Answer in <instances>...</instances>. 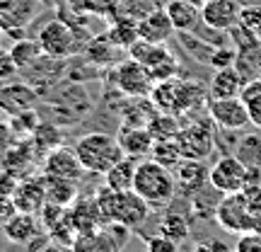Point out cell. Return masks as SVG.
<instances>
[{"instance_id": "cell-29", "label": "cell", "mask_w": 261, "mask_h": 252, "mask_svg": "<svg viewBox=\"0 0 261 252\" xmlns=\"http://www.w3.org/2000/svg\"><path fill=\"white\" fill-rule=\"evenodd\" d=\"M237 158L242 160L247 168H261V133H249L240 141L237 146Z\"/></svg>"}, {"instance_id": "cell-9", "label": "cell", "mask_w": 261, "mask_h": 252, "mask_svg": "<svg viewBox=\"0 0 261 252\" xmlns=\"http://www.w3.org/2000/svg\"><path fill=\"white\" fill-rule=\"evenodd\" d=\"M39 44L44 49L46 56H54V58H70L77 51L75 47V34L73 29L68 27L65 22L61 19H51L46 22L41 32H39Z\"/></svg>"}, {"instance_id": "cell-28", "label": "cell", "mask_w": 261, "mask_h": 252, "mask_svg": "<svg viewBox=\"0 0 261 252\" xmlns=\"http://www.w3.org/2000/svg\"><path fill=\"white\" fill-rule=\"evenodd\" d=\"M158 233L172 238L174 243H184L189 238V221L177 211H165L160 218V231Z\"/></svg>"}, {"instance_id": "cell-16", "label": "cell", "mask_w": 261, "mask_h": 252, "mask_svg": "<svg viewBox=\"0 0 261 252\" xmlns=\"http://www.w3.org/2000/svg\"><path fill=\"white\" fill-rule=\"evenodd\" d=\"M244 75L234 68V65H227V68H215L213 78H211V85H208V97L211 100H225V97H240L244 90Z\"/></svg>"}, {"instance_id": "cell-23", "label": "cell", "mask_w": 261, "mask_h": 252, "mask_svg": "<svg viewBox=\"0 0 261 252\" xmlns=\"http://www.w3.org/2000/svg\"><path fill=\"white\" fill-rule=\"evenodd\" d=\"M136 168H138V160L123 155V158L104 175L107 187L114 189V192H130V189H133V182H136Z\"/></svg>"}, {"instance_id": "cell-11", "label": "cell", "mask_w": 261, "mask_h": 252, "mask_svg": "<svg viewBox=\"0 0 261 252\" xmlns=\"http://www.w3.org/2000/svg\"><path fill=\"white\" fill-rule=\"evenodd\" d=\"M152 85L155 83H152L150 73L130 56L123 63H119V68H116V87L126 97H148Z\"/></svg>"}, {"instance_id": "cell-40", "label": "cell", "mask_w": 261, "mask_h": 252, "mask_svg": "<svg viewBox=\"0 0 261 252\" xmlns=\"http://www.w3.org/2000/svg\"><path fill=\"white\" fill-rule=\"evenodd\" d=\"M8 34V27H5V22H3V17H0V39Z\"/></svg>"}, {"instance_id": "cell-2", "label": "cell", "mask_w": 261, "mask_h": 252, "mask_svg": "<svg viewBox=\"0 0 261 252\" xmlns=\"http://www.w3.org/2000/svg\"><path fill=\"white\" fill-rule=\"evenodd\" d=\"M75 153L83 163L85 172L90 175H107L109 170L126 155L121 148V143L116 136L102 133V131H92V133H85L75 141Z\"/></svg>"}, {"instance_id": "cell-14", "label": "cell", "mask_w": 261, "mask_h": 252, "mask_svg": "<svg viewBox=\"0 0 261 252\" xmlns=\"http://www.w3.org/2000/svg\"><path fill=\"white\" fill-rule=\"evenodd\" d=\"M39 100V93L29 83H5L0 87V112L10 117L32 109Z\"/></svg>"}, {"instance_id": "cell-31", "label": "cell", "mask_w": 261, "mask_h": 252, "mask_svg": "<svg viewBox=\"0 0 261 252\" xmlns=\"http://www.w3.org/2000/svg\"><path fill=\"white\" fill-rule=\"evenodd\" d=\"M32 141H34V146H37L39 150L51 153V150L58 148V143H61V131H58V124L41 122L37 129H34V133H32Z\"/></svg>"}, {"instance_id": "cell-13", "label": "cell", "mask_w": 261, "mask_h": 252, "mask_svg": "<svg viewBox=\"0 0 261 252\" xmlns=\"http://www.w3.org/2000/svg\"><path fill=\"white\" fill-rule=\"evenodd\" d=\"M240 12H242L240 0H208L201 8V17L205 27L213 32H230L237 27Z\"/></svg>"}, {"instance_id": "cell-30", "label": "cell", "mask_w": 261, "mask_h": 252, "mask_svg": "<svg viewBox=\"0 0 261 252\" xmlns=\"http://www.w3.org/2000/svg\"><path fill=\"white\" fill-rule=\"evenodd\" d=\"M247 104V109H249V117H252V124L261 126V75L259 78H252V80H247L244 85L242 95H240Z\"/></svg>"}, {"instance_id": "cell-8", "label": "cell", "mask_w": 261, "mask_h": 252, "mask_svg": "<svg viewBox=\"0 0 261 252\" xmlns=\"http://www.w3.org/2000/svg\"><path fill=\"white\" fill-rule=\"evenodd\" d=\"M208 119L225 131H240L252 124L249 109H247L242 97H225V100L208 97Z\"/></svg>"}, {"instance_id": "cell-10", "label": "cell", "mask_w": 261, "mask_h": 252, "mask_svg": "<svg viewBox=\"0 0 261 252\" xmlns=\"http://www.w3.org/2000/svg\"><path fill=\"white\" fill-rule=\"evenodd\" d=\"M177 141L181 146L184 158H194V160H203L215 146V136L211 129V122H194L181 126L177 133Z\"/></svg>"}, {"instance_id": "cell-15", "label": "cell", "mask_w": 261, "mask_h": 252, "mask_svg": "<svg viewBox=\"0 0 261 252\" xmlns=\"http://www.w3.org/2000/svg\"><path fill=\"white\" fill-rule=\"evenodd\" d=\"M177 29H174V25H172V19H169L165 8L150 10L145 17L138 19V37L145 39V41H152V44H167V39Z\"/></svg>"}, {"instance_id": "cell-7", "label": "cell", "mask_w": 261, "mask_h": 252, "mask_svg": "<svg viewBox=\"0 0 261 252\" xmlns=\"http://www.w3.org/2000/svg\"><path fill=\"white\" fill-rule=\"evenodd\" d=\"M249 182V168L237 155H223L213 163L208 172V185L220 194H234L242 192Z\"/></svg>"}, {"instance_id": "cell-37", "label": "cell", "mask_w": 261, "mask_h": 252, "mask_svg": "<svg viewBox=\"0 0 261 252\" xmlns=\"http://www.w3.org/2000/svg\"><path fill=\"white\" fill-rule=\"evenodd\" d=\"M234 252H261V233H256V231L242 233L234 245Z\"/></svg>"}, {"instance_id": "cell-3", "label": "cell", "mask_w": 261, "mask_h": 252, "mask_svg": "<svg viewBox=\"0 0 261 252\" xmlns=\"http://www.w3.org/2000/svg\"><path fill=\"white\" fill-rule=\"evenodd\" d=\"M133 189L138 192L152 209H167V204L177 194V179L174 172L158 160H143L136 168V182Z\"/></svg>"}, {"instance_id": "cell-5", "label": "cell", "mask_w": 261, "mask_h": 252, "mask_svg": "<svg viewBox=\"0 0 261 252\" xmlns=\"http://www.w3.org/2000/svg\"><path fill=\"white\" fill-rule=\"evenodd\" d=\"M215 221L218 225L227 231V233H249L254 231V214L244 192H234V194H223V199L215 204Z\"/></svg>"}, {"instance_id": "cell-41", "label": "cell", "mask_w": 261, "mask_h": 252, "mask_svg": "<svg viewBox=\"0 0 261 252\" xmlns=\"http://www.w3.org/2000/svg\"><path fill=\"white\" fill-rule=\"evenodd\" d=\"M189 3H194V5H198V8H203V5L208 3V0H189Z\"/></svg>"}, {"instance_id": "cell-18", "label": "cell", "mask_w": 261, "mask_h": 252, "mask_svg": "<svg viewBox=\"0 0 261 252\" xmlns=\"http://www.w3.org/2000/svg\"><path fill=\"white\" fill-rule=\"evenodd\" d=\"M119 143H121L123 153L133 160H140L143 155H150V150H152V133H150L148 126H136V124H123L121 133L116 136Z\"/></svg>"}, {"instance_id": "cell-32", "label": "cell", "mask_w": 261, "mask_h": 252, "mask_svg": "<svg viewBox=\"0 0 261 252\" xmlns=\"http://www.w3.org/2000/svg\"><path fill=\"white\" fill-rule=\"evenodd\" d=\"M148 129H150V133H152V139L158 141V139H172V136H177L181 126H179V122H177V117H174V114L160 112L158 117H152V119H150Z\"/></svg>"}, {"instance_id": "cell-1", "label": "cell", "mask_w": 261, "mask_h": 252, "mask_svg": "<svg viewBox=\"0 0 261 252\" xmlns=\"http://www.w3.org/2000/svg\"><path fill=\"white\" fill-rule=\"evenodd\" d=\"M97 204H99V211H102L104 221L109 223H121L130 231H136L150 218V211L152 206L143 199V196L130 189V192H114V189L104 187L99 189V194L94 196Z\"/></svg>"}, {"instance_id": "cell-4", "label": "cell", "mask_w": 261, "mask_h": 252, "mask_svg": "<svg viewBox=\"0 0 261 252\" xmlns=\"http://www.w3.org/2000/svg\"><path fill=\"white\" fill-rule=\"evenodd\" d=\"M128 56L133 61H138L148 71L152 83H162V80H169V78H177V73H179L177 58L169 54L167 44H152V41L138 39L128 49Z\"/></svg>"}, {"instance_id": "cell-42", "label": "cell", "mask_w": 261, "mask_h": 252, "mask_svg": "<svg viewBox=\"0 0 261 252\" xmlns=\"http://www.w3.org/2000/svg\"><path fill=\"white\" fill-rule=\"evenodd\" d=\"M44 252H61L58 247H48V250H44Z\"/></svg>"}, {"instance_id": "cell-12", "label": "cell", "mask_w": 261, "mask_h": 252, "mask_svg": "<svg viewBox=\"0 0 261 252\" xmlns=\"http://www.w3.org/2000/svg\"><path fill=\"white\" fill-rule=\"evenodd\" d=\"M44 175L46 177H58V179H73L80 182L85 175V168L75 148H54L51 153H46L44 160Z\"/></svg>"}, {"instance_id": "cell-35", "label": "cell", "mask_w": 261, "mask_h": 252, "mask_svg": "<svg viewBox=\"0 0 261 252\" xmlns=\"http://www.w3.org/2000/svg\"><path fill=\"white\" fill-rule=\"evenodd\" d=\"M17 73H19V65L15 63V58H12V54H10V49L0 47V80L10 83Z\"/></svg>"}, {"instance_id": "cell-6", "label": "cell", "mask_w": 261, "mask_h": 252, "mask_svg": "<svg viewBox=\"0 0 261 252\" xmlns=\"http://www.w3.org/2000/svg\"><path fill=\"white\" fill-rule=\"evenodd\" d=\"M130 235V228L121 223H107L92 233H77L73 240V252H121Z\"/></svg>"}, {"instance_id": "cell-19", "label": "cell", "mask_w": 261, "mask_h": 252, "mask_svg": "<svg viewBox=\"0 0 261 252\" xmlns=\"http://www.w3.org/2000/svg\"><path fill=\"white\" fill-rule=\"evenodd\" d=\"M0 228H3V235L8 238L10 243L29 245L34 240V235L39 233V218H37V214L17 211L12 218H8L5 223L0 225Z\"/></svg>"}, {"instance_id": "cell-38", "label": "cell", "mask_w": 261, "mask_h": 252, "mask_svg": "<svg viewBox=\"0 0 261 252\" xmlns=\"http://www.w3.org/2000/svg\"><path fill=\"white\" fill-rule=\"evenodd\" d=\"M15 214H17V204H15L12 194H3L0 192V225L5 223L8 218H12Z\"/></svg>"}, {"instance_id": "cell-21", "label": "cell", "mask_w": 261, "mask_h": 252, "mask_svg": "<svg viewBox=\"0 0 261 252\" xmlns=\"http://www.w3.org/2000/svg\"><path fill=\"white\" fill-rule=\"evenodd\" d=\"M165 10H167V15L177 32H196L198 25H203L201 8L189 3V0H167Z\"/></svg>"}, {"instance_id": "cell-33", "label": "cell", "mask_w": 261, "mask_h": 252, "mask_svg": "<svg viewBox=\"0 0 261 252\" xmlns=\"http://www.w3.org/2000/svg\"><path fill=\"white\" fill-rule=\"evenodd\" d=\"M240 27L249 34L252 39H256L261 44V8H256V5H247V8H242V12H240V22H237Z\"/></svg>"}, {"instance_id": "cell-26", "label": "cell", "mask_w": 261, "mask_h": 252, "mask_svg": "<svg viewBox=\"0 0 261 252\" xmlns=\"http://www.w3.org/2000/svg\"><path fill=\"white\" fill-rule=\"evenodd\" d=\"M10 54L15 58V63L19 65V71L29 68L32 63H37L39 58L44 56V49L39 44V39H17L12 47H10Z\"/></svg>"}, {"instance_id": "cell-22", "label": "cell", "mask_w": 261, "mask_h": 252, "mask_svg": "<svg viewBox=\"0 0 261 252\" xmlns=\"http://www.w3.org/2000/svg\"><path fill=\"white\" fill-rule=\"evenodd\" d=\"M70 225L75 228V235L77 233H92L97 228H102L107 221H104L102 211H99V204H97V199L92 201H77V204L70 209Z\"/></svg>"}, {"instance_id": "cell-25", "label": "cell", "mask_w": 261, "mask_h": 252, "mask_svg": "<svg viewBox=\"0 0 261 252\" xmlns=\"http://www.w3.org/2000/svg\"><path fill=\"white\" fill-rule=\"evenodd\" d=\"M150 158L158 160L160 165H165V168L174 170L184 160V153H181V146H179L177 136H172V139H158L152 143V150H150Z\"/></svg>"}, {"instance_id": "cell-24", "label": "cell", "mask_w": 261, "mask_h": 252, "mask_svg": "<svg viewBox=\"0 0 261 252\" xmlns=\"http://www.w3.org/2000/svg\"><path fill=\"white\" fill-rule=\"evenodd\" d=\"M107 39H109L116 49H126V51H128V49L140 39L138 37V19L121 15V17H119L112 27H109Z\"/></svg>"}, {"instance_id": "cell-39", "label": "cell", "mask_w": 261, "mask_h": 252, "mask_svg": "<svg viewBox=\"0 0 261 252\" xmlns=\"http://www.w3.org/2000/svg\"><path fill=\"white\" fill-rule=\"evenodd\" d=\"M254 231H256V233H261V211H259V214H254Z\"/></svg>"}, {"instance_id": "cell-17", "label": "cell", "mask_w": 261, "mask_h": 252, "mask_svg": "<svg viewBox=\"0 0 261 252\" xmlns=\"http://www.w3.org/2000/svg\"><path fill=\"white\" fill-rule=\"evenodd\" d=\"M172 172H174V179H177V189L187 192V194H196V192H201L208 185L211 168H205L203 160L184 158Z\"/></svg>"}, {"instance_id": "cell-20", "label": "cell", "mask_w": 261, "mask_h": 252, "mask_svg": "<svg viewBox=\"0 0 261 252\" xmlns=\"http://www.w3.org/2000/svg\"><path fill=\"white\" fill-rule=\"evenodd\" d=\"M12 199L17 204V211L39 214L46 204V179H27L19 187L12 189Z\"/></svg>"}, {"instance_id": "cell-36", "label": "cell", "mask_w": 261, "mask_h": 252, "mask_svg": "<svg viewBox=\"0 0 261 252\" xmlns=\"http://www.w3.org/2000/svg\"><path fill=\"white\" fill-rule=\"evenodd\" d=\"M145 247H148V252H179V243H174L172 238H167L162 233L150 235Z\"/></svg>"}, {"instance_id": "cell-34", "label": "cell", "mask_w": 261, "mask_h": 252, "mask_svg": "<svg viewBox=\"0 0 261 252\" xmlns=\"http://www.w3.org/2000/svg\"><path fill=\"white\" fill-rule=\"evenodd\" d=\"M237 61V49L232 47H215L213 56L208 63L213 65V68H227V65H234Z\"/></svg>"}, {"instance_id": "cell-27", "label": "cell", "mask_w": 261, "mask_h": 252, "mask_svg": "<svg viewBox=\"0 0 261 252\" xmlns=\"http://www.w3.org/2000/svg\"><path fill=\"white\" fill-rule=\"evenodd\" d=\"M46 179V201L54 204L68 206L70 201H75L77 196V182L73 179H58V177H44Z\"/></svg>"}]
</instances>
